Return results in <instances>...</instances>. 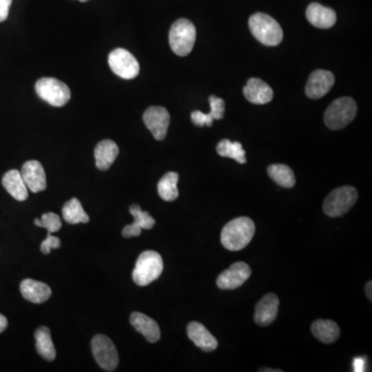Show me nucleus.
<instances>
[{
    "label": "nucleus",
    "mask_w": 372,
    "mask_h": 372,
    "mask_svg": "<svg viewBox=\"0 0 372 372\" xmlns=\"http://www.w3.org/2000/svg\"><path fill=\"white\" fill-rule=\"evenodd\" d=\"M129 212L133 216V223L122 230L124 238L138 237L141 235L142 230H150L156 225V219L149 213L143 211L139 205H131Z\"/></svg>",
    "instance_id": "obj_15"
},
{
    "label": "nucleus",
    "mask_w": 372,
    "mask_h": 372,
    "mask_svg": "<svg viewBox=\"0 0 372 372\" xmlns=\"http://www.w3.org/2000/svg\"><path fill=\"white\" fill-rule=\"evenodd\" d=\"M252 275V269L246 263L237 262L217 277V286L221 290L240 288Z\"/></svg>",
    "instance_id": "obj_11"
},
{
    "label": "nucleus",
    "mask_w": 372,
    "mask_h": 372,
    "mask_svg": "<svg viewBox=\"0 0 372 372\" xmlns=\"http://www.w3.org/2000/svg\"><path fill=\"white\" fill-rule=\"evenodd\" d=\"M187 335L198 348L204 352L216 350L218 342L216 338L206 329L204 325L198 322H192L187 326Z\"/></svg>",
    "instance_id": "obj_18"
},
{
    "label": "nucleus",
    "mask_w": 372,
    "mask_h": 372,
    "mask_svg": "<svg viewBox=\"0 0 372 372\" xmlns=\"http://www.w3.org/2000/svg\"><path fill=\"white\" fill-rule=\"evenodd\" d=\"M256 232L252 219L238 217L227 223L221 231V240L223 245L231 252H239L245 248L254 238Z\"/></svg>",
    "instance_id": "obj_1"
},
{
    "label": "nucleus",
    "mask_w": 372,
    "mask_h": 372,
    "mask_svg": "<svg viewBox=\"0 0 372 372\" xmlns=\"http://www.w3.org/2000/svg\"><path fill=\"white\" fill-rule=\"evenodd\" d=\"M25 185L30 192H43L47 187V179L46 173L41 162L37 160H28L23 165L20 171Z\"/></svg>",
    "instance_id": "obj_13"
},
{
    "label": "nucleus",
    "mask_w": 372,
    "mask_h": 372,
    "mask_svg": "<svg viewBox=\"0 0 372 372\" xmlns=\"http://www.w3.org/2000/svg\"><path fill=\"white\" fill-rule=\"evenodd\" d=\"M179 175L176 172H169L160 179L158 185V194L167 202L176 200L179 196L178 185Z\"/></svg>",
    "instance_id": "obj_26"
},
{
    "label": "nucleus",
    "mask_w": 372,
    "mask_h": 372,
    "mask_svg": "<svg viewBox=\"0 0 372 372\" xmlns=\"http://www.w3.org/2000/svg\"><path fill=\"white\" fill-rule=\"evenodd\" d=\"M119 154V148L112 140H104L96 145L94 150L95 166L98 170L106 171L110 169Z\"/></svg>",
    "instance_id": "obj_21"
},
{
    "label": "nucleus",
    "mask_w": 372,
    "mask_h": 372,
    "mask_svg": "<svg viewBox=\"0 0 372 372\" xmlns=\"http://www.w3.org/2000/svg\"><path fill=\"white\" fill-rule=\"evenodd\" d=\"M371 288H372V282L371 281L367 282L366 288H365V290H366L367 298H369V300L371 301L372 300Z\"/></svg>",
    "instance_id": "obj_36"
},
{
    "label": "nucleus",
    "mask_w": 372,
    "mask_h": 372,
    "mask_svg": "<svg viewBox=\"0 0 372 372\" xmlns=\"http://www.w3.org/2000/svg\"><path fill=\"white\" fill-rule=\"evenodd\" d=\"M357 115V104L353 98L342 97L334 100L325 112V124L333 131L344 129Z\"/></svg>",
    "instance_id": "obj_5"
},
{
    "label": "nucleus",
    "mask_w": 372,
    "mask_h": 372,
    "mask_svg": "<svg viewBox=\"0 0 372 372\" xmlns=\"http://www.w3.org/2000/svg\"><path fill=\"white\" fill-rule=\"evenodd\" d=\"M162 256L154 250H146L138 258L133 271V280L138 286H148L162 275Z\"/></svg>",
    "instance_id": "obj_3"
},
{
    "label": "nucleus",
    "mask_w": 372,
    "mask_h": 372,
    "mask_svg": "<svg viewBox=\"0 0 372 372\" xmlns=\"http://www.w3.org/2000/svg\"><path fill=\"white\" fill-rule=\"evenodd\" d=\"M335 83V77L329 71L317 70L309 76L305 93L309 98L317 100L329 93Z\"/></svg>",
    "instance_id": "obj_12"
},
{
    "label": "nucleus",
    "mask_w": 372,
    "mask_h": 372,
    "mask_svg": "<svg viewBox=\"0 0 372 372\" xmlns=\"http://www.w3.org/2000/svg\"><path fill=\"white\" fill-rule=\"evenodd\" d=\"M196 30L187 19H179L173 23L169 33L171 49L176 55L187 56L196 43Z\"/></svg>",
    "instance_id": "obj_4"
},
{
    "label": "nucleus",
    "mask_w": 372,
    "mask_h": 372,
    "mask_svg": "<svg viewBox=\"0 0 372 372\" xmlns=\"http://www.w3.org/2000/svg\"><path fill=\"white\" fill-rule=\"evenodd\" d=\"M306 18L311 25L321 29L331 28L337 21L336 12L332 8H326L319 3L309 4L306 10Z\"/></svg>",
    "instance_id": "obj_16"
},
{
    "label": "nucleus",
    "mask_w": 372,
    "mask_h": 372,
    "mask_svg": "<svg viewBox=\"0 0 372 372\" xmlns=\"http://www.w3.org/2000/svg\"><path fill=\"white\" fill-rule=\"evenodd\" d=\"M243 93L246 100L254 104H268L273 98L272 89L258 78H252L248 81Z\"/></svg>",
    "instance_id": "obj_17"
},
{
    "label": "nucleus",
    "mask_w": 372,
    "mask_h": 372,
    "mask_svg": "<svg viewBox=\"0 0 372 372\" xmlns=\"http://www.w3.org/2000/svg\"><path fill=\"white\" fill-rule=\"evenodd\" d=\"M267 172L270 178L282 187L292 188L296 185L294 172L286 165H271Z\"/></svg>",
    "instance_id": "obj_28"
},
{
    "label": "nucleus",
    "mask_w": 372,
    "mask_h": 372,
    "mask_svg": "<svg viewBox=\"0 0 372 372\" xmlns=\"http://www.w3.org/2000/svg\"><path fill=\"white\" fill-rule=\"evenodd\" d=\"M279 300L277 295L272 292L267 294L257 304L254 321L262 327L270 325L279 315Z\"/></svg>",
    "instance_id": "obj_14"
},
{
    "label": "nucleus",
    "mask_w": 372,
    "mask_h": 372,
    "mask_svg": "<svg viewBox=\"0 0 372 372\" xmlns=\"http://www.w3.org/2000/svg\"><path fill=\"white\" fill-rule=\"evenodd\" d=\"M363 363H364V360H362V359H356V360H355V369H356L355 371H362Z\"/></svg>",
    "instance_id": "obj_35"
},
{
    "label": "nucleus",
    "mask_w": 372,
    "mask_h": 372,
    "mask_svg": "<svg viewBox=\"0 0 372 372\" xmlns=\"http://www.w3.org/2000/svg\"><path fill=\"white\" fill-rule=\"evenodd\" d=\"M108 62L113 73L125 80H131L139 75V62L131 52L122 48L110 52Z\"/></svg>",
    "instance_id": "obj_8"
},
{
    "label": "nucleus",
    "mask_w": 372,
    "mask_h": 372,
    "mask_svg": "<svg viewBox=\"0 0 372 372\" xmlns=\"http://www.w3.org/2000/svg\"><path fill=\"white\" fill-rule=\"evenodd\" d=\"M131 325L141 333L148 342L154 344L158 342L160 338V330L158 324L151 317H147L141 313H131Z\"/></svg>",
    "instance_id": "obj_19"
},
{
    "label": "nucleus",
    "mask_w": 372,
    "mask_h": 372,
    "mask_svg": "<svg viewBox=\"0 0 372 372\" xmlns=\"http://www.w3.org/2000/svg\"><path fill=\"white\" fill-rule=\"evenodd\" d=\"M12 2V0H0V22H3L8 19Z\"/></svg>",
    "instance_id": "obj_33"
},
{
    "label": "nucleus",
    "mask_w": 372,
    "mask_h": 372,
    "mask_svg": "<svg viewBox=\"0 0 372 372\" xmlns=\"http://www.w3.org/2000/svg\"><path fill=\"white\" fill-rule=\"evenodd\" d=\"M62 245V241L59 238L52 236V234L48 233L47 238L44 240L43 243L41 245V250L44 254H50L52 250H56L59 248Z\"/></svg>",
    "instance_id": "obj_31"
},
{
    "label": "nucleus",
    "mask_w": 372,
    "mask_h": 372,
    "mask_svg": "<svg viewBox=\"0 0 372 372\" xmlns=\"http://www.w3.org/2000/svg\"><path fill=\"white\" fill-rule=\"evenodd\" d=\"M358 192L353 186L336 188L324 201V212L330 217L342 216L356 204Z\"/></svg>",
    "instance_id": "obj_6"
},
{
    "label": "nucleus",
    "mask_w": 372,
    "mask_h": 372,
    "mask_svg": "<svg viewBox=\"0 0 372 372\" xmlns=\"http://www.w3.org/2000/svg\"><path fill=\"white\" fill-rule=\"evenodd\" d=\"M35 91L41 100L53 106H62L71 100L68 85L55 78H41L35 84Z\"/></svg>",
    "instance_id": "obj_7"
},
{
    "label": "nucleus",
    "mask_w": 372,
    "mask_h": 372,
    "mask_svg": "<svg viewBox=\"0 0 372 372\" xmlns=\"http://www.w3.org/2000/svg\"><path fill=\"white\" fill-rule=\"evenodd\" d=\"M79 1H81V2H86V1H89V0H79Z\"/></svg>",
    "instance_id": "obj_37"
},
{
    "label": "nucleus",
    "mask_w": 372,
    "mask_h": 372,
    "mask_svg": "<svg viewBox=\"0 0 372 372\" xmlns=\"http://www.w3.org/2000/svg\"><path fill=\"white\" fill-rule=\"evenodd\" d=\"M248 25L252 35L263 45L275 47L283 39L279 23L269 15L257 12L250 17Z\"/></svg>",
    "instance_id": "obj_2"
},
{
    "label": "nucleus",
    "mask_w": 372,
    "mask_h": 372,
    "mask_svg": "<svg viewBox=\"0 0 372 372\" xmlns=\"http://www.w3.org/2000/svg\"><path fill=\"white\" fill-rule=\"evenodd\" d=\"M6 327H8V319L4 315H0V333H2Z\"/></svg>",
    "instance_id": "obj_34"
},
{
    "label": "nucleus",
    "mask_w": 372,
    "mask_h": 372,
    "mask_svg": "<svg viewBox=\"0 0 372 372\" xmlns=\"http://www.w3.org/2000/svg\"><path fill=\"white\" fill-rule=\"evenodd\" d=\"M192 121L196 127H211L213 123V118L210 114H205V113L201 112V111H194L192 113Z\"/></svg>",
    "instance_id": "obj_32"
},
{
    "label": "nucleus",
    "mask_w": 372,
    "mask_h": 372,
    "mask_svg": "<svg viewBox=\"0 0 372 372\" xmlns=\"http://www.w3.org/2000/svg\"><path fill=\"white\" fill-rule=\"evenodd\" d=\"M2 185L6 188V192L17 201L23 202L28 198V188L18 170H10L6 172L2 177Z\"/></svg>",
    "instance_id": "obj_22"
},
{
    "label": "nucleus",
    "mask_w": 372,
    "mask_h": 372,
    "mask_svg": "<svg viewBox=\"0 0 372 372\" xmlns=\"http://www.w3.org/2000/svg\"><path fill=\"white\" fill-rule=\"evenodd\" d=\"M217 154L223 158H229L239 164H246L245 150L239 142H231L230 140H221L216 147Z\"/></svg>",
    "instance_id": "obj_27"
},
{
    "label": "nucleus",
    "mask_w": 372,
    "mask_h": 372,
    "mask_svg": "<svg viewBox=\"0 0 372 372\" xmlns=\"http://www.w3.org/2000/svg\"><path fill=\"white\" fill-rule=\"evenodd\" d=\"M311 332L324 344H333L340 335L337 324L330 319H317L311 326Z\"/></svg>",
    "instance_id": "obj_23"
},
{
    "label": "nucleus",
    "mask_w": 372,
    "mask_h": 372,
    "mask_svg": "<svg viewBox=\"0 0 372 372\" xmlns=\"http://www.w3.org/2000/svg\"><path fill=\"white\" fill-rule=\"evenodd\" d=\"M210 102L211 111L209 114L212 117L213 120H221L225 116V100L223 98L216 97V96L211 95L209 97Z\"/></svg>",
    "instance_id": "obj_30"
},
{
    "label": "nucleus",
    "mask_w": 372,
    "mask_h": 372,
    "mask_svg": "<svg viewBox=\"0 0 372 372\" xmlns=\"http://www.w3.org/2000/svg\"><path fill=\"white\" fill-rule=\"evenodd\" d=\"M62 216L64 221L71 225H77V223H89V216L82 204L77 198H72L66 203L62 208Z\"/></svg>",
    "instance_id": "obj_25"
},
{
    "label": "nucleus",
    "mask_w": 372,
    "mask_h": 372,
    "mask_svg": "<svg viewBox=\"0 0 372 372\" xmlns=\"http://www.w3.org/2000/svg\"><path fill=\"white\" fill-rule=\"evenodd\" d=\"M35 223L37 227H45L50 234L56 233L62 227V219L53 212L45 213L41 219H35Z\"/></svg>",
    "instance_id": "obj_29"
},
{
    "label": "nucleus",
    "mask_w": 372,
    "mask_h": 372,
    "mask_svg": "<svg viewBox=\"0 0 372 372\" xmlns=\"http://www.w3.org/2000/svg\"><path fill=\"white\" fill-rule=\"evenodd\" d=\"M20 290L22 296L29 302L41 304L51 297L52 290L48 284L33 279H25L21 282Z\"/></svg>",
    "instance_id": "obj_20"
},
{
    "label": "nucleus",
    "mask_w": 372,
    "mask_h": 372,
    "mask_svg": "<svg viewBox=\"0 0 372 372\" xmlns=\"http://www.w3.org/2000/svg\"><path fill=\"white\" fill-rule=\"evenodd\" d=\"M91 348L96 362L104 371H114L117 369L119 363L118 352L108 336L102 334L94 336Z\"/></svg>",
    "instance_id": "obj_9"
},
{
    "label": "nucleus",
    "mask_w": 372,
    "mask_h": 372,
    "mask_svg": "<svg viewBox=\"0 0 372 372\" xmlns=\"http://www.w3.org/2000/svg\"><path fill=\"white\" fill-rule=\"evenodd\" d=\"M35 338L37 353L46 360L53 361L56 358V350L49 328L39 327L35 331Z\"/></svg>",
    "instance_id": "obj_24"
},
{
    "label": "nucleus",
    "mask_w": 372,
    "mask_h": 372,
    "mask_svg": "<svg viewBox=\"0 0 372 372\" xmlns=\"http://www.w3.org/2000/svg\"><path fill=\"white\" fill-rule=\"evenodd\" d=\"M143 120L147 129L151 131L154 139L162 141L166 138L171 120L167 109L162 106H150L144 113Z\"/></svg>",
    "instance_id": "obj_10"
}]
</instances>
